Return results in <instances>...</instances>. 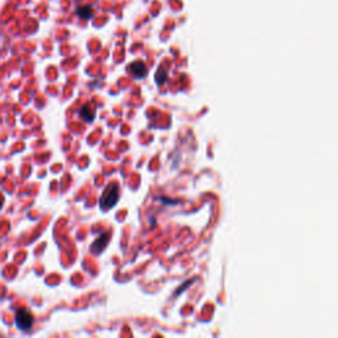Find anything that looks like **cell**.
<instances>
[{"instance_id": "cell-2", "label": "cell", "mask_w": 338, "mask_h": 338, "mask_svg": "<svg viewBox=\"0 0 338 338\" xmlns=\"http://www.w3.org/2000/svg\"><path fill=\"white\" fill-rule=\"evenodd\" d=\"M32 315H31L27 309H20L19 312L16 313V325H18V328L27 330V329L32 325Z\"/></svg>"}, {"instance_id": "cell-5", "label": "cell", "mask_w": 338, "mask_h": 338, "mask_svg": "<svg viewBox=\"0 0 338 338\" xmlns=\"http://www.w3.org/2000/svg\"><path fill=\"white\" fill-rule=\"evenodd\" d=\"M79 116H81L85 122H89V123H90V122H93L94 119L93 108L89 106L82 107V108H81V111H79Z\"/></svg>"}, {"instance_id": "cell-1", "label": "cell", "mask_w": 338, "mask_h": 338, "mask_svg": "<svg viewBox=\"0 0 338 338\" xmlns=\"http://www.w3.org/2000/svg\"><path fill=\"white\" fill-rule=\"evenodd\" d=\"M118 198H119V186L116 184H110L101 197V208L105 210L111 209L118 202Z\"/></svg>"}, {"instance_id": "cell-4", "label": "cell", "mask_w": 338, "mask_h": 338, "mask_svg": "<svg viewBox=\"0 0 338 338\" xmlns=\"http://www.w3.org/2000/svg\"><path fill=\"white\" fill-rule=\"evenodd\" d=\"M131 71H132V74H134L135 77L142 78V77H144L145 73H147V68H145V65H144L143 62H135V64L131 65Z\"/></svg>"}, {"instance_id": "cell-6", "label": "cell", "mask_w": 338, "mask_h": 338, "mask_svg": "<svg viewBox=\"0 0 338 338\" xmlns=\"http://www.w3.org/2000/svg\"><path fill=\"white\" fill-rule=\"evenodd\" d=\"M78 15L81 16V18L89 19V18L91 16V11H90V8H89V7H85V8H81V10L78 11Z\"/></svg>"}, {"instance_id": "cell-3", "label": "cell", "mask_w": 338, "mask_h": 338, "mask_svg": "<svg viewBox=\"0 0 338 338\" xmlns=\"http://www.w3.org/2000/svg\"><path fill=\"white\" fill-rule=\"evenodd\" d=\"M108 239H110V234H102L91 246V252H95V254L102 252L103 249L106 247Z\"/></svg>"}, {"instance_id": "cell-7", "label": "cell", "mask_w": 338, "mask_h": 338, "mask_svg": "<svg viewBox=\"0 0 338 338\" xmlns=\"http://www.w3.org/2000/svg\"><path fill=\"white\" fill-rule=\"evenodd\" d=\"M3 206V198H0V208Z\"/></svg>"}]
</instances>
